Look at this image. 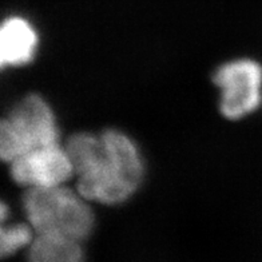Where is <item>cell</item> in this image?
<instances>
[{
  "instance_id": "cell-1",
  "label": "cell",
  "mask_w": 262,
  "mask_h": 262,
  "mask_svg": "<svg viewBox=\"0 0 262 262\" xmlns=\"http://www.w3.org/2000/svg\"><path fill=\"white\" fill-rule=\"evenodd\" d=\"M64 147L74 166L76 190L90 202L122 204L143 180L145 167L138 147L122 131L76 133Z\"/></svg>"
},
{
  "instance_id": "cell-2",
  "label": "cell",
  "mask_w": 262,
  "mask_h": 262,
  "mask_svg": "<svg viewBox=\"0 0 262 262\" xmlns=\"http://www.w3.org/2000/svg\"><path fill=\"white\" fill-rule=\"evenodd\" d=\"M23 209L36 234H54L84 241L93 233L95 215L78 190L64 185L27 189Z\"/></svg>"
},
{
  "instance_id": "cell-3",
  "label": "cell",
  "mask_w": 262,
  "mask_h": 262,
  "mask_svg": "<svg viewBox=\"0 0 262 262\" xmlns=\"http://www.w3.org/2000/svg\"><path fill=\"white\" fill-rule=\"evenodd\" d=\"M55 143H59L55 114L38 94L17 102L0 123V157L4 162Z\"/></svg>"
},
{
  "instance_id": "cell-4",
  "label": "cell",
  "mask_w": 262,
  "mask_h": 262,
  "mask_svg": "<svg viewBox=\"0 0 262 262\" xmlns=\"http://www.w3.org/2000/svg\"><path fill=\"white\" fill-rule=\"evenodd\" d=\"M213 82L221 90L220 111L225 118L237 121L261 103L262 67L252 59H238L218 67Z\"/></svg>"
},
{
  "instance_id": "cell-5",
  "label": "cell",
  "mask_w": 262,
  "mask_h": 262,
  "mask_svg": "<svg viewBox=\"0 0 262 262\" xmlns=\"http://www.w3.org/2000/svg\"><path fill=\"white\" fill-rule=\"evenodd\" d=\"M12 180L27 189L64 185L74 174L69 152L60 143L35 148L10 162Z\"/></svg>"
},
{
  "instance_id": "cell-6",
  "label": "cell",
  "mask_w": 262,
  "mask_h": 262,
  "mask_svg": "<svg viewBox=\"0 0 262 262\" xmlns=\"http://www.w3.org/2000/svg\"><path fill=\"white\" fill-rule=\"evenodd\" d=\"M38 34L25 17L10 16L0 28V63L2 67H20L34 59Z\"/></svg>"
},
{
  "instance_id": "cell-7",
  "label": "cell",
  "mask_w": 262,
  "mask_h": 262,
  "mask_svg": "<svg viewBox=\"0 0 262 262\" xmlns=\"http://www.w3.org/2000/svg\"><path fill=\"white\" fill-rule=\"evenodd\" d=\"M28 262H84L82 241L54 234H35Z\"/></svg>"
},
{
  "instance_id": "cell-8",
  "label": "cell",
  "mask_w": 262,
  "mask_h": 262,
  "mask_svg": "<svg viewBox=\"0 0 262 262\" xmlns=\"http://www.w3.org/2000/svg\"><path fill=\"white\" fill-rule=\"evenodd\" d=\"M35 230L30 224H14L10 226H3L0 231V253L2 257L12 255L31 245L35 238Z\"/></svg>"
}]
</instances>
